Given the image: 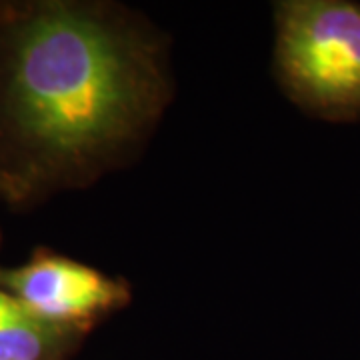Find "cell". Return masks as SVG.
Returning <instances> with one entry per match:
<instances>
[{"instance_id": "1", "label": "cell", "mask_w": 360, "mask_h": 360, "mask_svg": "<svg viewBox=\"0 0 360 360\" xmlns=\"http://www.w3.org/2000/svg\"><path fill=\"white\" fill-rule=\"evenodd\" d=\"M8 40L2 115L42 174L92 180L142 153L174 89L150 20L116 2H58Z\"/></svg>"}, {"instance_id": "2", "label": "cell", "mask_w": 360, "mask_h": 360, "mask_svg": "<svg viewBox=\"0 0 360 360\" xmlns=\"http://www.w3.org/2000/svg\"><path fill=\"white\" fill-rule=\"evenodd\" d=\"M274 32V70L284 94L324 120L360 118V2H276Z\"/></svg>"}, {"instance_id": "3", "label": "cell", "mask_w": 360, "mask_h": 360, "mask_svg": "<svg viewBox=\"0 0 360 360\" xmlns=\"http://www.w3.org/2000/svg\"><path fill=\"white\" fill-rule=\"evenodd\" d=\"M0 284L42 321L86 330L127 309L132 298L124 278L46 252L18 269L0 270Z\"/></svg>"}, {"instance_id": "4", "label": "cell", "mask_w": 360, "mask_h": 360, "mask_svg": "<svg viewBox=\"0 0 360 360\" xmlns=\"http://www.w3.org/2000/svg\"><path fill=\"white\" fill-rule=\"evenodd\" d=\"M84 333L86 328L42 321L0 288V360H58Z\"/></svg>"}]
</instances>
